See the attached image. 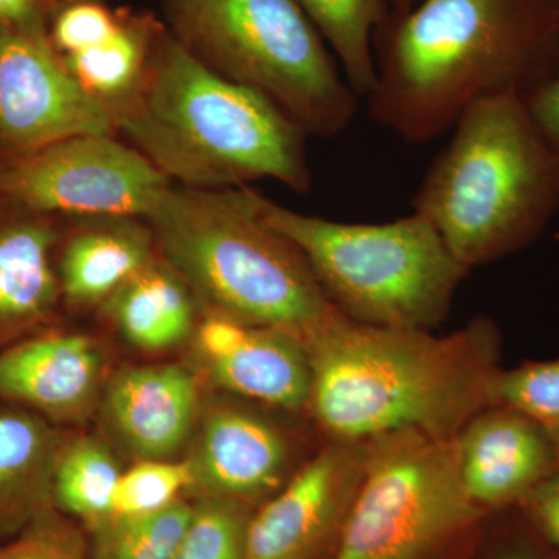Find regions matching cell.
I'll list each match as a JSON object with an SVG mask.
<instances>
[{
	"label": "cell",
	"mask_w": 559,
	"mask_h": 559,
	"mask_svg": "<svg viewBox=\"0 0 559 559\" xmlns=\"http://www.w3.org/2000/svg\"><path fill=\"white\" fill-rule=\"evenodd\" d=\"M189 459L198 499L259 509L293 476V439L274 419L234 403H216L194 429Z\"/></svg>",
	"instance_id": "13"
},
{
	"label": "cell",
	"mask_w": 559,
	"mask_h": 559,
	"mask_svg": "<svg viewBox=\"0 0 559 559\" xmlns=\"http://www.w3.org/2000/svg\"><path fill=\"white\" fill-rule=\"evenodd\" d=\"M525 521L559 551V471L520 503Z\"/></svg>",
	"instance_id": "29"
},
{
	"label": "cell",
	"mask_w": 559,
	"mask_h": 559,
	"mask_svg": "<svg viewBox=\"0 0 559 559\" xmlns=\"http://www.w3.org/2000/svg\"><path fill=\"white\" fill-rule=\"evenodd\" d=\"M80 134H117L116 121L69 75L49 33L0 25V162Z\"/></svg>",
	"instance_id": "10"
},
{
	"label": "cell",
	"mask_w": 559,
	"mask_h": 559,
	"mask_svg": "<svg viewBox=\"0 0 559 559\" xmlns=\"http://www.w3.org/2000/svg\"><path fill=\"white\" fill-rule=\"evenodd\" d=\"M121 469L108 444L92 437L66 439L53 473V506L87 527L112 514Z\"/></svg>",
	"instance_id": "23"
},
{
	"label": "cell",
	"mask_w": 559,
	"mask_h": 559,
	"mask_svg": "<svg viewBox=\"0 0 559 559\" xmlns=\"http://www.w3.org/2000/svg\"><path fill=\"white\" fill-rule=\"evenodd\" d=\"M540 536V535H539ZM544 538L538 540L514 539L500 547L495 559H557L549 550L544 549Z\"/></svg>",
	"instance_id": "32"
},
{
	"label": "cell",
	"mask_w": 559,
	"mask_h": 559,
	"mask_svg": "<svg viewBox=\"0 0 559 559\" xmlns=\"http://www.w3.org/2000/svg\"><path fill=\"white\" fill-rule=\"evenodd\" d=\"M301 342L311 367L308 411L329 441L409 430L455 439L498 406L500 333L488 318L436 336L362 325L337 312Z\"/></svg>",
	"instance_id": "2"
},
{
	"label": "cell",
	"mask_w": 559,
	"mask_h": 559,
	"mask_svg": "<svg viewBox=\"0 0 559 559\" xmlns=\"http://www.w3.org/2000/svg\"><path fill=\"white\" fill-rule=\"evenodd\" d=\"M117 134L191 190H229L260 179L308 193L307 132L259 92L205 68L167 25L138 98Z\"/></svg>",
	"instance_id": "3"
},
{
	"label": "cell",
	"mask_w": 559,
	"mask_h": 559,
	"mask_svg": "<svg viewBox=\"0 0 559 559\" xmlns=\"http://www.w3.org/2000/svg\"><path fill=\"white\" fill-rule=\"evenodd\" d=\"M0 559H90V543L73 518L50 507L0 544Z\"/></svg>",
	"instance_id": "27"
},
{
	"label": "cell",
	"mask_w": 559,
	"mask_h": 559,
	"mask_svg": "<svg viewBox=\"0 0 559 559\" xmlns=\"http://www.w3.org/2000/svg\"><path fill=\"white\" fill-rule=\"evenodd\" d=\"M194 344L219 388L272 409L308 411L310 359L293 333L207 312L194 330Z\"/></svg>",
	"instance_id": "14"
},
{
	"label": "cell",
	"mask_w": 559,
	"mask_h": 559,
	"mask_svg": "<svg viewBox=\"0 0 559 559\" xmlns=\"http://www.w3.org/2000/svg\"><path fill=\"white\" fill-rule=\"evenodd\" d=\"M374 123L412 143L489 95L527 97L559 70V0H418L374 32Z\"/></svg>",
	"instance_id": "1"
},
{
	"label": "cell",
	"mask_w": 559,
	"mask_h": 559,
	"mask_svg": "<svg viewBox=\"0 0 559 559\" xmlns=\"http://www.w3.org/2000/svg\"><path fill=\"white\" fill-rule=\"evenodd\" d=\"M66 439L31 411L0 412V544L55 507V465Z\"/></svg>",
	"instance_id": "20"
},
{
	"label": "cell",
	"mask_w": 559,
	"mask_h": 559,
	"mask_svg": "<svg viewBox=\"0 0 559 559\" xmlns=\"http://www.w3.org/2000/svg\"><path fill=\"white\" fill-rule=\"evenodd\" d=\"M164 31L151 11L110 0H58L47 33L69 75L117 121L138 98Z\"/></svg>",
	"instance_id": "12"
},
{
	"label": "cell",
	"mask_w": 559,
	"mask_h": 559,
	"mask_svg": "<svg viewBox=\"0 0 559 559\" xmlns=\"http://www.w3.org/2000/svg\"><path fill=\"white\" fill-rule=\"evenodd\" d=\"M102 307L134 347L162 352L194 333L200 304L178 272L159 255L123 283Z\"/></svg>",
	"instance_id": "21"
},
{
	"label": "cell",
	"mask_w": 559,
	"mask_h": 559,
	"mask_svg": "<svg viewBox=\"0 0 559 559\" xmlns=\"http://www.w3.org/2000/svg\"><path fill=\"white\" fill-rule=\"evenodd\" d=\"M75 221L58 246L61 299L75 307L106 300L132 275L159 259L148 221L130 216H87Z\"/></svg>",
	"instance_id": "19"
},
{
	"label": "cell",
	"mask_w": 559,
	"mask_h": 559,
	"mask_svg": "<svg viewBox=\"0 0 559 559\" xmlns=\"http://www.w3.org/2000/svg\"><path fill=\"white\" fill-rule=\"evenodd\" d=\"M452 128L412 209L471 270L527 248L549 227L559 212V159L514 92L473 103Z\"/></svg>",
	"instance_id": "4"
},
{
	"label": "cell",
	"mask_w": 559,
	"mask_h": 559,
	"mask_svg": "<svg viewBox=\"0 0 559 559\" xmlns=\"http://www.w3.org/2000/svg\"><path fill=\"white\" fill-rule=\"evenodd\" d=\"M498 406L520 412L543 426L559 423V359L525 362L500 371Z\"/></svg>",
	"instance_id": "28"
},
{
	"label": "cell",
	"mask_w": 559,
	"mask_h": 559,
	"mask_svg": "<svg viewBox=\"0 0 559 559\" xmlns=\"http://www.w3.org/2000/svg\"><path fill=\"white\" fill-rule=\"evenodd\" d=\"M193 474L189 462L140 460L130 469L121 471L114 492L110 516H148L168 509L190 492Z\"/></svg>",
	"instance_id": "26"
},
{
	"label": "cell",
	"mask_w": 559,
	"mask_h": 559,
	"mask_svg": "<svg viewBox=\"0 0 559 559\" xmlns=\"http://www.w3.org/2000/svg\"><path fill=\"white\" fill-rule=\"evenodd\" d=\"M533 119L559 159V70L525 97Z\"/></svg>",
	"instance_id": "30"
},
{
	"label": "cell",
	"mask_w": 559,
	"mask_h": 559,
	"mask_svg": "<svg viewBox=\"0 0 559 559\" xmlns=\"http://www.w3.org/2000/svg\"><path fill=\"white\" fill-rule=\"evenodd\" d=\"M162 21L194 60L264 95L308 138H337L358 95L297 0H160Z\"/></svg>",
	"instance_id": "7"
},
{
	"label": "cell",
	"mask_w": 559,
	"mask_h": 559,
	"mask_svg": "<svg viewBox=\"0 0 559 559\" xmlns=\"http://www.w3.org/2000/svg\"><path fill=\"white\" fill-rule=\"evenodd\" d=\"M370 441H329L253 511L248 559H334L362 484Z\"/></svg>",
	"instance_id": "11"
},
{
	"label": "cell",
	"mask_w": 559,
	"mask_h": 559,
	"mask_svg": "<svg viewBox=\"0 0 559 559\" xmlns=\"http://www.w3.org/2000/svg\"><path fill=\"white\" fill-rule=\"evenodd\" d=\"M457 447L463 487L485 513L520 506L559 471L546 426L509 407L476 415L459 433Z\"/></svg>",
	"instance_id": "15"
},
{
	"label": "cell",
	"mask_w": 559,
	"mask_h": 559,
	"mask_svg": "<svg viewBox=\"0 0 559 559\" xmlns=\"http://www.w3.org/2000/svg\"><path fill=\"white\" fill-rule=\"evenodd\" d=\"M162 260L209 314L304 340L336 316L299 249L263 223L259 191L173 186L148 216Z\"/></svg>",
	"instance_id": "5"
},
{
	"label": "cell",
	"mask_w": 559,
	"mask_h": 559,
	"mask_svg": "<svg viewBox=\"0 0 559 559\" xmlns=\"http://www.w3.org/2000/svg\"><path fill=\"white\" fill-rule=\"evenodd\" d=\"M106 428L139 460H171L200 419V392L179 366L131 367L110 380L103 400Z\"/></svg>",
	"instance_id": "16"
},
{
	"label": "cell",
	"mask_w": 559,
	"mask_h": 559,
	"mask_svg": "<svg viewBox=\"0 0 559 559\" xmlns=\"http://www.w3.org/2000/svg\"><path fill=\"white\" fill-rule=\"evenodd\" d=\"M485 514L463 487L457 437L389 433L370 440L334 559H439Z\"/></svg>",
	"instance_id": "8"
},
{
	"label": "cell",
	"mask_w": 559,
	"mask_h": 559,
	"mask_svg": "<svg viewBox=\"0 0 559 559\" xmlns=\"http://www.w3.org/2000/svg\"><path fill=\"white\" fill-rule=\"evenodd\" d=\"M253 509L221 499H198L171 559H248Z\"/></svg>",
	"instance_id": "25"
},
{
	"label": "cell",
	"mask_w": 559,
	"mask_h": 559,
	"mask_svg": "<svg viewBox=\"0 0 559 559\" xmlns=\"http://www.w3.org/2000/svg\"><path fill=\"white\" fill-rule=\"evenodd\" d=\"M418 0H297L320 36L336 55L356 95L369 97L377 83L373 36L393 11Z\"/></svg>",
	"instance_id": "22"
},
{
	"label": "cell",
	"mask_w": 559,
	"mask_h": 559,
	"mask_svg": "<svg viewBox=\"0 0 559 559\" xmlns=\"http://www.w3.org/2000/svg\"><path fill=\"white\" fill-rule=\"evenodd\" d=\"M58 0H0V25L47 33Z\"/></svg>",
	"instance_id": "31"
},
{
	"label": "cell",
	"mask_w": 559,
	"mask_h": 559,
	"mask_svg": "<svg viewBox=\"0 0 559 559\" xmlns=\"http://www.w3.org/2000/svg\"><path fill=\"white\" fill-rule=\"evenodd\" d=\"M546 428L551 441H554L555 451H557L559 460V423L558 425L546 426Z\"/></svg>",
	"instance_id": "33"
},
{
	"label": "cell",
	"mask_w": 559,
	"mask_h": 559,
	"mask_svg": "<svg viewBox=\"0 0 559 559\" xmlns=\"http://www.w3.org/2000/svg\"><path fill=\"white\" fill-rule=\"evenodd\" d=\"M100 348L73 333H36L0 349V399L47 421L79 418L102 377Z\"/></svg>",
	"instance_id": "17"
},
{
	"label": "cell",
	"mask_w": 559,
	"mask_h": 559,
	"mask_svg": "<svg viewBox=\"0 0 559 559\" xmlns=\"http://www.w3.org/2000/svg\"><path fill=\"white\" fill-rule=\"evenodd\" d=\"M194 503L180 499L148 516H109L91 525L90 559H171Z\"/></svg>",
	"instance_id": "24"
},
{
	"label": "cell",
	"mask_w": 559,
	"mask_h": 559,
	"mask_svg": "<svg viewBox=\"0 0 559 559\" xmlns=\"http://www.w3.org/2000/svg\"><path fill=\"white\" fill-rule=\"evenodd\" d=\"M173 186L117 134L72 135L0 162V198L57 218L148 219Z\"/></svg>",
	"instance_id": "9"
},
{
	"label": "cell",
	"mask_w": 559,
	"mask_h": 559,
	"mask_svg": "<svg viewBox=\"0 0 559 559\" xmlns=\"http://www.w3.org/2000/svg\"><path fill=\"white\" fill-rule=\"evenodd\" d=\"M57 216L0 198V349L39 333L61 300Z\"/></svg>",
	"instance_id": "18"
},
{
	"label": "cell",
	"mask_w": 559,
	"mask_h": 559,
	"mask_svg": "<svg viewBox=\"0 0 559 559\" xmlns=\"http://www.w3.org/2000/svg\"><path fill=\"white\" fill-rule=\"evenodd\" d=\"M259 210L300 250L331 305L362 325L436 329L469 272L417 212L382 224L340 223L294 212L260 191Z\"/></svg>",
	"instance_id": "6"
}]
</instances>
